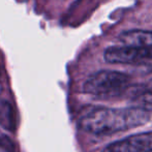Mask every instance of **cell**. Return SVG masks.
Returning a JSON list of instances; mask_svg holds the SVG:
<instances>
[{
    "instance_id": "cell-6",
    "label": "cell",
    "mask_w": 152,
    "mask_h": 152,
    "mask_svg": "<svg viewBox=\"0 0 152 152\" xmlns=\"http://www.w3.org/2000/svg\"><path fill=\"white\" fill-rule=\"evenodd\" d=\"M1 91H2V85H1V83H0V93H1Z\"/></svg>"
},
{
    "instance_id": "cell-5",
    "label": "cell",
    "mask_w": 152,
    "mask_h": 152,
    "mask_svg": "<svg viewBox=\"0 0 152 152\" xmlns=\"http://www.w3.org/2000/svg\"><path fill=\"white\" fill-rule=\"evenodd\" d=\"M119 42L123 46L137 48H152V31L150 30H128L119 34Z\"/></svg>"
},
{
    "instance_id": "cell-2",
    "label": "cell",
    "mask_w": 152,
    "mask_h": 152,
    "mask_svg": "<svg viewBox=\"0 0 152 152\" xmlns=\"http://www.w3.org/2000/svg\"><path fill=\"white\" fill-rule=\"evenodd\" d=\"M132 78L117 70H99L91 75L84 83L83 90L96 97H114L126 91L130 86Z\"/></svg>"
},
{
    "instance_id": "cell-4",
    "label": "cell",
    "mask_w": 152,
    "mask_h": 152,
    "mask_svg": "<svg viewBox=\"0 0 152 152\" xmlns=\"http://www.w3.org/2000/svg\"><path fill=\"white\" fill-rule=\"evenodd\" d=\"M102 152H152V132L123 138L108 145Z\"/></svg>"
},
{
    "instance_id": "cell-3",
    "label": "cell",
    "mask_w": 152,
    "mask_h": 152,
    "mask_svg": "<svg viewBox=\"0 0 152 152\" xmlns=\"http://www.w3.org/2000/svg\"><path fill=\"white\" fill-rule=\"evenodd\" d=\"M104 58L108 63L112 64L152 65V48L111 47L104 51Z\"/></svg>"
},
{
    "instance_id": "cell-1",
    "label": "cell",
    "mask_w": 152,
    "mask_h": 152,
    "mask_svg": "<svg viewBox=\"0 0 152 152\" xmlns=\"http://www.w3.org/2000/svg\"><path fill=\"white\" fill-rule=\"evenodd\" d=\"M151 119L149 110L137 108L93 107L84 111L79 118V126L92 134H112L140 127Z\"/></svg>"
}]
</instances>
